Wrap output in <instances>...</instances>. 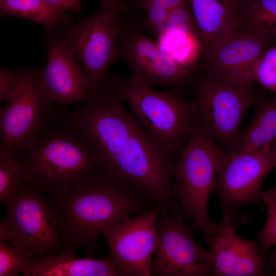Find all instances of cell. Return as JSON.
Here are the masks:
<instances>
[{
	"mask_svg": "<svg viewBox=\"0 0 276 276\" xmlns=\"http://www.w3.org/2000/svg\"><path fill=\"white\" fill-rule=\"evenodd\" d=\"M136 6L144 13V28L157 36L170 14L186 4L185 0H134Z\"/></svg>",
	"mask_w": 276,
	"mask_h": 276,
	"instance_id": "25",
	"label": "cell"
},
{
	"mask_svg": "<svg viewBox=\"0 0 276 276\" xmlns=\"http://www.w3.org/2000/svg\"><path fill=\"white\" fill-rule=\"evenodd\" d=\"M52 7L62 12H79L81 9L80 0H44Z\"/></svg>",
	"mask_w": 276,
	"mask_h": 276,
	"instance_id": "29",
	"label": "cell"
},
{
	"mask_svg": "<svg viewBox=\"0 0 276 276\" xmlns=\"http://www.w3.org/2000/svg\"><path fill=\"white\" fill-rule=\"evenodd\" d=\"M43 258L40 255L15 248L0 231V276H15L19 273L25 276H31Z\"/></svg>",
	"mask_w": 276,
	"mask_h": 276,
	"instance_id": "23",
	"label": "cell"
},
{
	"mask_svg": "<svg viewBox=\"0 0 276 276\" xmlns=\"http://www.w3.org/2000/svg\"><path fill=\"white\" fill-rule=\"evenodd\" d=\"M103 87L125 102L140 124L160 143L175 151L185 146L195 125L194 105L178 88L159 90L117 75H108Z\"/></svg>",
	"mask_w": 276,
	"mask_h": 276,
	"instance_id": "4",
	"label": "cell"
},
{
	"mask_svg": "<svg viewBox=\"0 0 276 276\" xmlns=\"http://www.w3.org/2000/svg\"><path fill=\"white\" fill-rule=\"evenodd\" d=\"M255 114L241 130L237 151H255L270 146L276 139V96L259 100Z\"/></svg>",
	"mask_w": 276,
	"mask_h": 276,
	"instance_id": "20",
	"label": "cell"
},
{
	"mask_svg": "<svg viewBox=\"0 0 276 276\" xmlns=\"http://www.w3.org/2000/svg\"><path fill=\"white\" fill-rule=\"evenodd\" d=\"M183 219L162 209L157 222L158 241L150 276L212 275L209 249L195 240Z\"/></svg>",
	"mask_w": 276,
	"mask_h": 276,
	"instance_id": "11",
	"label": "cell"
},
{
	"mask_svg": "<svg viewBox=\"0 0 276 276\" xmlns=\"http://www.w3.org/2000/svg\"><path fill=\"white\" fill-rule=\"evenodd\" d=\"M36 71L31 69L17 70L1 68L0 101H10L19 94L30 82Z\"/></svg>",
	"mask_w": 276,
	"mask_h": 276,
	"instance_id": "26",
	"label": "cell"
},
{
	"mask_svg": "<svg viewBox=\"0 0 276 276\" xmlns=\"http://www.w3.org/2000/svg\"><path fill=\"white\" fill-rule=\"evenodd\" d=\"M192 85L195 124L227 152L237 150L242 119L259 100L255 87L239 85L200 68Z\"/></svg>",
	"mask_w": 276,
	"mask_h": 276,
	"instance_id": "6",
	"label": "cell"
},
{
	"mask_svg": "<svg viewBox=\"0 0 276 276\" xmlns=\"http://www.w3.org/2000/svg\"><path fill=\"white\" fill-rule=\"evenodd\" d=\"M27 182V172L20 159L0 147V201L5 203Z\"/></svg>",
	"mask_w": 276,
	"mask_h": 276,
	"instance_id": "24",
	"label": "cell"
},
{
	"mask_svg": "<svg viewBox=\"0 0 276 276\" xmlns=\"http://www.w3.org/2000/svg\"><path fill=\"white\" fill-rule=\"evenodd\" d=\"M270 251L266 253L268 266L273 275L276 274V245L272 247Z\"/></svg>",
	"mask_w": 276,
	"mask_h": 276,
	"instance_id": "30",
	"label": "cell"
},
{
	"mask_svg": "<svg viewBox=\"0 0 276 276\" xmlns=\"http://www.w3.org/2000/svg\"><path fill=\"white\" fill-rule=\"evenodd\" d=\"M221 223L209 249L212 275H273L258 240H246Z\"/></svg>",
	"mask_w": 276,
	"mask_h": 276,
	"instance_id": "16",
	"label": "cell"
},
{
	"mask_svg": "<svg viewBox=\"0 0 276 276\" xmlns=\"http://www.w3.org/2000/svg\"><path fill=\"white\" fill-rule=\"evenodd\" d=\"M61 252L83 251L93 257L103 230L126 216L141 214L154 206L126 183L103 171L84 186L54 196Z\"/></svg>",
	"mask_w": 276,
	"mask_h": 276,
	"instance_id": "2",
	"label": "cell"
},
{
	"mask_svg": "<svg viewBox=\"0 0 276 276\" xmlns=\"http://www.w3.org/2000/svg\"><path fill=\"white\" fill-rule=\"evenodd\" d=\"M0 12L3 17H18L41 24L49 32L72 23L66 12L52 7L44 0H0Z\"/></svg>",
	"mask_w": 276,
	"mask_h": 276,
	"instance_id": "22",
	"label": "cell"
},
{
	"mask_svg": "<svg viewBox=\"0 0 276 276\" xmlns=\"http://www.w3.org/2000/svg\"><path fill=\"white\" fill-rule=\"evenodd\" d=\"M120 3L90 17L59 26L50 32L76 56L87 77V96L102 88L116 62L120 31ZM49 32V31H48Z\"/></svg>",
	"mask_w": 276,
	"mask_h": 276,
	"instance_id": "8",
	"label": "cell"
},
{
	"mask_svg": "<svg viewBox=\"0 0 276 276\" xmlns=\"http://www.w3.org/2000/svg\"><path fill=\"white\" fill-rule=\"evenodd\" d=\"M4 203L0 231L10 244L43 257L61 252L55 212L40 191L27 183Z\"/></svg>",
	"mask_w": 276,
	"mask_h": 276,
	"instance_id": "9",
	"label": "cell"
},
{
	"mask_svg": "<svg viewBox=\"0 0 276 276\" xmlns=\"http://www.w3.org/2000/svg\"><path fill=\"white\" fill-rule=\"evenodd\" d=\"M237 30L276 42V0H240Z\"/></svg>",
	"mask_w": 276,
	"mask_h": 276,
	"instance_id": "21",
	"label": "cell"
},
{
	"mask_svg": "<svg viewBox=\"0 0 276 276\" xmlns=\"http://www.w3.org/2000/svg\"><path fill=\"white\" fill-rule=\"evenodd\" d=\"M119 60L127 65L130 77L153 87L192 85L198 72L179 64L142 28L125 29L121 22L116 61Z\"/></svg>",
	"mask_w": 276,
	"mask_h": 276,
	"instance_id": "10",
	"label": "cell"
},
{
	"mask_svg": "<svg viewBox=\"0 0 276 276\" xmlns=\"http://www.w3.org/2000/svg\"><path fill=\"white\" fill-rule=\"evenodd\" d=\"M225 152L195 124L172 170L173 192L178 205L191 219L193 232L201 233L209 243L219 228L209 216V199Z\"/></svg>",
	"mask_w": 276,
	"mask_h": 276,
	"instance_id": "5",
	"label": "cell"
},
{
	"mask_svg": "<svg viewBox=\"0 0 276 276\" xmlns=\"http://www.w3.org/2000/svg\"><path fill=\"white\" fill-rule=\"evenodd\" d=\"M267 217L264 227L257 235L262 251L266 254L270 249L276 245V204L266 201Z\"/></svg>",
	"mask_w": 276,
	"mask_h": 276,
	"instance_id": "28",
	"label": "cell"
},
{
	"mask_svg": "<svg viewBox=\"0 0 276 276\" xmlns=\"http://www.w3.org/2000/svg\"><path fill=\"white\" fill-rule=\"evenodd\" d=\"M161 211L155 206L136 216H126L102 231L109 255L129 276H150L158 241L157 222Z\"/></svg>",
	"mask_w": 276,
	"mask_h": 276,
	"instance_id": "12",
	"label": "cell"
},
{
	"mask_svg": "<svg viewBox=\"0 0 276 276\" xmlns=\"http://www.w3.org/2000/svg\"><path fill=\"white\" fill-rule=\"evenodd\" d=\"M156 40L160 48L181 65L198 68L203 52L199 31L192 13L185 4L168 16Z\"/></svg>",
	"mask_w": 276,
	"mask_h": 276,
	"instance_id": "17",
	"label": "cell"
},
{
	"mask_svg": "<svg viewBox=\"0 0 276 276\" xmlns=\"http://www.w3.org/2000/svg\"><path fill=\"white\" fill-rule=\"evenodd\" d=\"M253 79L255 83L276 96V44L261 57L254 68Z\"/></svg>",
	"mask_w": 276,
	"mask_h": 276,
	"instance_id": "27",
	"label": "cell"
},
{
	"mask_svg": "<svg viewBox=\"0 0 276 276\" xmlns=\"http://www.w3.org/2000/svg\"><path fill=\"white\" fill-rule=\"evenodd\" d=\"M197 27L203 51L237 30L240 0H185Z\"/></svg>",
	"mask_w": 276,
	"mask_h": 276,
	"instance_id": "18",
	"label": "cell"
},
{
	"mask_svg": "<svg viewBox=\"0 0 276 276\" xmlns=\"http://www.w3.org/2000/svg\"><path fill=\"white\" fill-rule=\"evenodd\" d=\"M46 47V63L36 73L48 98L59 106L83 101L87 97L88 80L76 56L50 32Z\"/></svg>",
	"mask_w": 276,
	"mask_h": 276,
	"instance_id": "15",
	"label": "cell"
},
{
	"mask_svg": "<svg viewBox=\"0 0 276 276\" xmlns=\"http://www.w3.org/2000/svg\"><path fill=\"white\" fill-rule=\"evenodd\" d=\"M263 202H271L276 204V186L268 190L263 191L261 193Z\"/></svg>",
	"mask_w": 276,
	"mask_h": 276,
	"instance_id": "31",
	"label": "cell"
},
{
	"mask_svg": "<svg viewBox=\"0 0 276 276\" xmlns=\"http://www.w3.org/2000/svg\"><path fill=\"white\" fill-rule=\"evenodd\" d=\"M0 111L1 147L18 155L53 113L52 102L35 74Z\"/></svg>",
	"mask_w": 276,
	"mask_h": 276,
	"instance_id": "13",
	"label": "cell"
},
{
	"mask_svg": "<svg viewBox=\"0 0 276 276\" xmlns=\"http://www.w3.org/2000/svg\"><path fill=\"white\" fill-rule=\"evenodd\" d=\"M31 276H129L125 270L108 256L101 259L78 258L71 252L44 257Z\"/></svg>",
	"mask_w": 276,
	"mask_h": 276,
	"instance_id": "19",
	"label": "cell"
},
{
	"mask_svg": "<svg viewBox=\"0 0 276 276\" xmlns=\"http://www.w3.org/2000/svg\"><path fill=\"white\" fill-rule=\"evenodd\" d=\"M121 0H101L98 10H108L120 4Z\"/></svg>",
	"mask_w": 276,
	"mask_h": 276,
	"instance_id": "32",
	"label": "cell"
},
{
	"mask_svg": "<svg viewBox=\"0 0 276 276\" xmlns=\"http://www.w3.org/2000/svg\"><path fill=\"white\" fill-rule=\"evenodd\" d=\"M272 44L250 32L237 30L203 51L199 68L239 85L255 87L254 68Z\"/></svg>",
	"mask_w": 276,
	"mask_h": 276,
	"instance_id": "14",
	"label": "cell"
},
{
	"mask_svg": "<svg viewBox=\"0 0 276 276\" xmlns=\"http://www.w3.org/2000/svg\"><path fill=\"white\" fill-rule=\"evenodd\" d=\"M123 103L103 87L88 95L80 108L63 114L87 140L104 172L153 205L188 220L173 189L176 151L150 135Z\"/></svg>",
	"mask_w": 276,
	"mask_h": 276,
	"instance_id": "1",
	"label": "cell"
},
{
	"mask_svg": "<svg viewBox=\"0 0 276 276\" xmlns=\"http://www.w3.org/2000/svg\"><path fill=\"white\" fill-rule=\"evenodd\" d=\"M275 167L276 148L271 145L251 152H225L213 190L222 207L224 227L236 231L248 220L238 210L263 202L262 182Z\"/></svg>",
	"mask_w": 276,
	"mask_h": 276,
	"instance_id": "7",
	"label": "cell"
},
{
	"mask_svg": "<svg viewBox=\"0 0 276 276\" xmlns=\"http://www.w3.org/2000/svg\"><path fill=\"white\" fill-rule=\"evenodd\" d=\"M271 145L276 148V139L273 141V142L272 143Z\"/></svg>",
	"mask_w": 276,
	"mask_h": 276,
	"instance_id": "33",
	"label": "cell"
},
{
	"mask_svg": "<svg viewBox=\"0 0 276 276\" xmlns=\"http://www.w3.org/2000/svg\"><path fill=\"white\" fill-rule=\"evenodd\" d=\"M18 155L27 183L53 197L80 188L103 171L87 140L63 113H53Z\"/></svg>",
	"mask_w": 276,
	"mask_h": 276,
	"instance_id": "3",
	"label": "cell"
}]
</instances>
